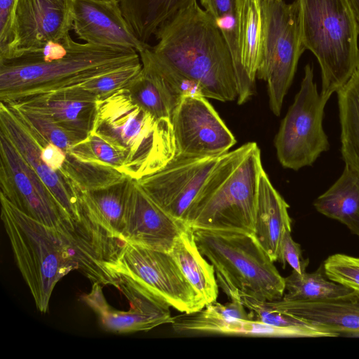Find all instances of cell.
I'll list each match as a JSON object with an SVG mask.
<instances>
[{"label":"cell","mask_w":359,"mask_h":359,"mask_svg":"<svg viewBox=\"0 0 359 359\" xmlns=\"http://www.w3.org/2000/svg\"><path fill=\"white\" fill-rule=\"evenodd\" d=\"M260 149L251 142L221 155L187 215L194 229L254 234Z\"/></svg>","instance_id":"cell-3"},{"label":"cell","mask_w":359,"mask_h":359,"mask_svg":"<svg viewBox=\"0 0 359 359\" xmlns=\"http://www.w3.org/2000/svg\"><path fill=\"white\" fill-rule=\"evenodd\" d=\"M171 123L176 154L185 157L219 156L236 140L213 107L203 96L182 97Z\"/></svg>","instance_id":"cell-15"},{"label":"cell","mask_w":359,"mask_h":359,"mask_svg":"<svg viewBox=\"0 0 359 359\" xmlns=\"http://www.w3.org/2000/svg\"><path fill=\"white\" fill-rule=\"evenodd\" d=\"M116 272L130 277L180 312L192 313L205 306L170 252L126 243Z\"/></svg>","instance_id":"cell-10"},{"label":"cell","mask_w":359,"mask_h":359,"mask_svg":"<svg viewBox=\"0 0 359 359\" xmlns=\"http://www.w3.org/2000/svg\"><path fill=\"white\" fill-rule=\"evenodd\" d=\"M336 93L341 157L345 164L359 170V67Z\"/></svg>","instance_id":"cell-30"},{"label":"cell","mask_w":359,"mask_h":359,"mask_svg":"<svg viewBox=\"0 0 359 359\" xmlns=\"http://www.w3.org/2000/svg\"><path fill=\"white\" fill-rule=\"evenodd\" d=\"M285 286L287 292L282 299L286 301L324 302L350 299L359 296V292L328 279L323 264L313 273H299L292 270L285 278Z\"/></svg>","instance_id":"cell-31"},{"label":"cell","mask_w":359,"mask_h":359,"mask_svg":"<svg viewBox=\"0 0 359 359\" xmlns=\"http://www.w3.org/2000/svg\"><path fill=\"white\" fill-rule=\"evenodd\" d=\"M313 206L359 237V170L345 164L340 177L314 201Z\"/></svg>","instance_id":"cell-23"},{"label":"cell","mask_w":359,"mask_h":359,"mask_svg":"<svg viewBox=\"0 0 359 359\" xmlns=\"http://www.w3.org/2000/svg\"><path fill=\"white\" fill-rule=\"evenodd\" d=\"M91 132L124 155L126 177L138 180L163 168L176 154L168 118H156L121 88L97 97Z\"/></svg>","instance_id":"cell-4"},{"label":"cell","mask_w":359,"mask_h":359,"mask_svg":"<svg viewBox=\"0 0 359 359\" xmlns=\"http://www.w3.org/2000/svg\"><path fill=\"white\" fill-rule=\"evenodd\" d=\"M129 302L128 311L116 310L107 302L102 285L93 283L83 301L97 315L103 327L116 334L148 331L163 324L171 323L170 306L130 277L118 273L116 285Z\"/></svg>","instance_id":"cell-14"},{"label":"cell","mask_w":359,"mask_h":359,"mask_svg":"<svg viewBox=\"0 0 359 359\" xmlns=\"http://www.w3.org/2000/svg\"><path fill=\"white\" fill-rule=\"evenodd\" d=\"M97 100L96 95L79 87L10 105H20L41 112L62 128L81 139H86L93 127Z\"/></svg>","instance_id":"cell-20"},{"label":"cell","mask_w":359,"mask_h":359,"mask_svg":"<svg viewBox=\"0 0 359 359\" xmlns=\"http://www.w3.org/2000/svg\"><path fill=\"white\" fill-rule=\"evenodd\" d=\"M240 299L255 319L285 331L289 337H337V334L300 318L273 308L268 301H261L246 295Z\"/></svg>","instance_id":"cell-33"},{"label":"cell","mask_w":359,"mask_h":359,"mask_svg":"<svg viewBox=\"0 0 359 359\" xmlns=\"http://www.w3.org/2000/svg\"><path fill=\"white\" fill-rule=\"evenodd\" d=\"M103 187L79 189V203L114 236L121 238L128 179Z\"/></svg>","instance_id":"cell-29"},{"label":"cell","mask_w":359,"mask_h":359,"mask_svg":"<svg viewBox=\"0 0 359 359\" xmlns=\"http://www.w3.org/2000/svg\"><path fill=\"white\" fill-rule=\"evenodd\" d=\"M86 141L93 163L114 169L126 176V159L121 151L93 132H90Z\"/></svg>","instance_id":"cell-36"},{"label":"cell","mask_w":359,"mask_h":359,"mask_svg":"<svg viewBox=\"0 0 359 359\" xmlns=\"http://www.w3.org/2000/svg\"><path fill=\"white\" fill-rule=\"evenodd\" d=\"M278 262L283 267L287 263L299 273L305 272L309 265V259L303 257L301 246L293 240L291 231H286L283 236Z\"/></svg>","instance_id":"cell-38"},{"label":"cell","mask_w":359,"mask_h":359,"mask_svg":"<svg viewBox=\"0 0 359 359\" xmlns=\"http://www.w3.org/2000/svg\"><path fill=\"white\" fill-rule=\"evenodd\" d=\"M288 208L263 168L259 180L254 236L273 262L278 261L284 233L292 231Z\"/></svg>","instance_id":"cell-22"},{"label":"cell","mask_w":359,"mask_h":359,"mask_svg":"<svg viewBox=\"0 0 359 359\" xmlns=\"http://www.w3.org/2000/svg\"><path fill=\"white\" fill-rule=\"evenodd\" d=\"M219 156H175L163 168L137 182L160 208L187 224L191 206Z\"/></svg>","instance_id":"cell-13"},{"label":"cell","mask_w":359,"mask_h":359,"mask_svg":"<svg viewBox=\"0 0 359 359\" xmlns=\"http://www.w3.org/2000/svg\"><path fill=\"white\" fill-rule=\"evenodd\" d=\"M102 1H114V0H102Z\"/></svg>","instance_id":"cell-40"},{"label":"cell","mask_w":359,"mask_h":359,"mask_svg":"<svg viewBox=\"0 0 359 359\" xmlns=\"http://www.w3.org/2000/svg\"><path fill=\"white\" fill-rule=\"evenodd\" d=\"M274 309L316 323L339 337H359V296L350 299L294 302L268 301Z\"/></svg>","instance_id":"cell-21"},{"label":"cell","mask_w":359,"mask_h":359,"mask_svg":"<svg viewBox=\"0 0 359 359\" xmlns=\"http://www.w3.org/2000/svg\"><path fill=\"white\" fill-rule=\"evenodd\" d=\"M124 18L144 43L165 22L197 0H118Z\"/></svg>","instance_id":"cell-28"},{"label":"cell","mask_w":359,"mask_h":359,"mask_svg":"<svg viewBox=\"0 0 359 359\" xmlns=\"http://www.w3.org/2000/svg\"><path fill=\"white\" fill-rule=\"evenodd\" d=\"M154 55L196 81L204 96L238 99L239 79L228 45L214 20L198 1L180 11L156 32Z\"/></svg>","instance_id":"cell-2"},{"label":"cell","mask_w":359,"mask_h":359,"mask_svg":"<svg viewBox=\"0 0 359 359\" xmlns=\"http://www.w3.org/2000/svg\"><path fill=\"white\" fill-rule=\"evenodd\" d=\"M73 3L74 0H18L11 55L43 47L69 35Z\"/></svg>","instance_id":"cell-17"},{"label":"cell","mask_w":359,"mask_h":359,"mask_svg":"<svg viewBox=\"0 0 359 359\" xmlns=\"http://www.w3.org/2000/svg\"><path fill=\"white\" fill-rule=\"evenodd\" d=\"M0 194L17 209L45 226L62 230L72 218L21 156L0 132Z\"/></svg>","instance_id":"cell-11"},{"label":"cell","mask_w":359,"mask_h":359,"mask_svg":"<svg viewBox=\"0 0 359 359\" xmlns=\"http://www.w3.org/2000/svg\"><path fill=\"white\" fill-rule=\"evenodd\" d=\"M348 1L355 19L359 32V0H348Z\"/></svg>","instance_id":"cell-39"},{"label":"cell","mask_w":359,"mask_h":359,"mask_svg":"<svg viewBox=\"0 0 359 359\" xmlns=\"http://www.w3.org/2000/svg\"><path fill=\"white\" fill-rule=\"evenodd\" d=\"M59 232L77 270L93 283L116 287V266L126 241L102 226L80 203L79 217L71 219Z\"/></svg>","instance_id":"cell-12"},{"label":"cell","mask_w":359,"mask_h":359,"mask_svg":"<svg viewBox=\"0 0 359 359\" xmlns=\"http://www.w3.org/2000/svg\"><path fill=\"white\" fill-rule=\"evenodd\" d=\"M0 132L37 173L72 219L79 216V189L40 156V145L30 129L6 104L0 102Z\"/></svg>","instance_id":"cell-19"},{"label":"cell","mask_w":359,"mask_h":359,"mask_svg":"<svg viewBox=\"0 0 359 359\" xmlns=\"http://www.w3.org/2000/svg\"><path fill=\"white\" fill-rule=\"evenodd\" d=\"M1 217L18 269L37 309L46 313L56 283L77 270L65 238L22 213L0 194Z\"/></svg>","instance_id":"cell-7"},{"label":"cell","mask_w":359,"mask_h":359,"mask_svg":"<svg viewBox=\"0 0 359 359\" xmlns=\"http://www.w3.org/2000/svg\"><path fill=\"white\" fill-rule=\"evenodd\" d=\"M192 229L199 251L214 266L218 285L229 300L241 295L261 301L283 298L285 278L254 234Z\"/></svg>","instance_id":"cell-5"},{"label":"cell","mask_w":359,"mask_h":359,"mask_svg":"<svg viewBox=\"0 0 359 359\" xmlns=\"http://www.w3.org/2000/svg\"><path fill=\"white\" fill-rule=\"evenodd\" d=\"M224 36L232 55L239 79V104L246 102L255 93V86L245 73L241 62L236 12V0H199Z\"/></svg>","instance_id":"cell-32"},{"label":"cell","mask_w":359,"mask_h":359,"mask_svg":"<svg viewBox=\"0 0 359 359\" xmlns=\"http://www.w3.org/2000/svg\"><path fill=\"white\" fill-rule=\"evenodd\" d=\"M303 44L316 57L328 98L359 67L358 29L348 0H297Z\"/></svg>","instance_id":"cell-6"},{"label":"cell","mask_w":359,"mask_h":359,"mask_svg":"<svg viewBox=\"0 0 359 359\" xmlns=\"http://www.w3.org/2000/svg\"><path fill=\"white\" fill-rule=\"evenodd\" d=\"M241 299L229 300L222 304L217 302L202 309L173 316L170 323L174 331L180 334H216L229 335L233 323L239 320L253 319Z\"/></svg>","instance_id":"cell-26"},{"label":"cell","mask_w":359,"mask_h":359,"mask_svg":"<svg viewBox=\"0 0 359 359\" xmlns=\"http://www.w3.org/2000/svg\"><path fill=\"white\" fill-rule=\"evenodd\" d=\"M328 279L359 292V257L337 253L323 262Z\"/></svg>","instance_id":"cell-34"},{"label":"cell","mask_w":359,"mask_h":359,"mask_svg":"<svg viewBox=\"0 0 359 359\" xmlns=\"http://www.w3.org/2000/svg\"><path fill=\"white\" fill-rule=\"evenodd\" d=\"M140 73L126 87L132 99L156 118H168L182 97L144 57Z\"/></svg>","instance_id":"cell-25"},{"label":"cell","mask_w":359,"mask_h":359,"mask_svg":"<svg viewBox=\"0 0 359 359\" xmlns=\"http://www.w3.org/2000/svg\"><path fill=\"white\" fill-rule=\"evenodd\" d=\"M188 225L171 217L128 178L121 238L126 243L170 252L175 240Z\"/></svg>","instance_id":"cell-16"},{"label":"cell","mask_w":359,"mask_h":359,"mask_svg":"<svg viewBox=\"0 0 359 359\" xmlns=\"http://www.w3.org/2000/svg\"><path fill=\"white\" fill-rule=\"evenodd\" d=\"M330 98L318 92L313 67L306 65L300 88L282 120L274 145L281 165L298 170L311 166L330 148L323 119Z\"/></svg>","instance_id":"cell-9"},{"label":"cell","mask_w":359,"mask_h":359,"mask_svg":"<svg viewBox=\"0 0 359 359\" xmlns=\"http://www.w3.org/2000/svg\"><path fill=\"white\" fill-rule=\"evenodd\" d=\"M141 62L133 49L80 43L68 35L0 58V102L15 104L81 87L95 78Z\"/></svg>","instance_id":"cell-1"},{"label":"cell","mask_w":359,"mask_h":359,"mask_svg":"<svg viewBox=\"0 0 359 359\" xmlns=\"http://www.w3.org/2000/svg\"><path fill=\"white\" fill-rule=\"evenodd\" d=\"M238 39L241 65L254 83L263 50L262 0H236Z\"/></svg>","instance_id":"cell-27"},{"label":"cell","mask_w":359,"mask_h":359,"mask_svg":"<svg viewBox=\"0 0 359 359\" xmlns=\"http://www.w3.org/2000/svg\"><path fill=\"white\" fill-rule=\"evenodd\" d=\"M170 252L205 306L216 302L219 285L215 268L199 251L191 227L187 226L181 231Z\"/></svg>","instance_id":"cell-24"},{"label":"cell","mask_w":359,"mask_h":359,"mask_svg":"<svg viewBox=\"0 0 359 359\" xmlns=\"http://www.w3.org/2000/svg\"><path fill=\"white\" fill-rule=\"evenodd\" d=\"M72 20V29L86 43L138 53L148 45L135 35L118 0H74Z\"/></svg>","instance_id":"cell-18"},{"label":"cell","mask_w":359,"mask_h":359,"mask_svg":"<svg viewBox=\"0 0 359 359\" xmlns=\"http://www.w3.org/2000/svg\"><path fill=\"white\" fill-rule=\"evenodd\" d=\"M17 3L18 0H0V58L9 57L13 51Z\"/></svg>","instance_id":"cell-37"},{"label":"cell","mask_w":359,"mask_h":359,"mask_svg":"<svg viewBox=\"0 0 359 359\" xmlns=\"http://www.w3.org/2000/svg\"><path fill=\"white\" fill-rule=\"evenodd\" d=\"M142 68L141 62L118 69L95 78L81 87L96 95L97 97L105 96L126 88L140 73Z\"/></svg>","instance_id":"cell-35"},{"label":"cell","mask_w":359,"mask_h":359,"mask_svg":"<svg viewBox=\"0 0 359 359\" xmlns=\"http://www.w3.org/2000/svg\"><path fill=\"white\" fill-rule=\"evenodd\" d=\"M264 21L262 57L257 78L265 81L269 107L279 116L299 60L306 50L302 38L297 0H262Z\"/></svg>","instance_id":"cell-8"}]
</instances>
